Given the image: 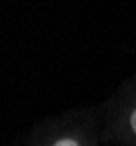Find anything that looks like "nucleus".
Masks as SVG:
<instances>
[{"instance_id":"1","label":"nucleus","mask_w":136,"mask_h":146,"mask_svg":"<svg viewBox=\"0 0 136 146\" xmlns=\"http://www.w3.org/2000/svg\"><path fill=\"white\" fill-rule=\"evenodd\" d=\"M47 146H89L87 144V136L79 134V132H65L55 136Z\"/></svg>"},{"instance_id":"2","label":"nucleus","mask_w":136,"mask_h":146,"mask_svg":"<svg viewBox=\"0 0 136 146\" xmlns=\"http://www.w3.org/2000/svg\"><path fill=\"white\" fill-rule=\"evenodd\" d=\"M122 128H124V134L132 142H136V104L130 106L126 110V114L122 116Z\"/></svg>"}]
</instances>
